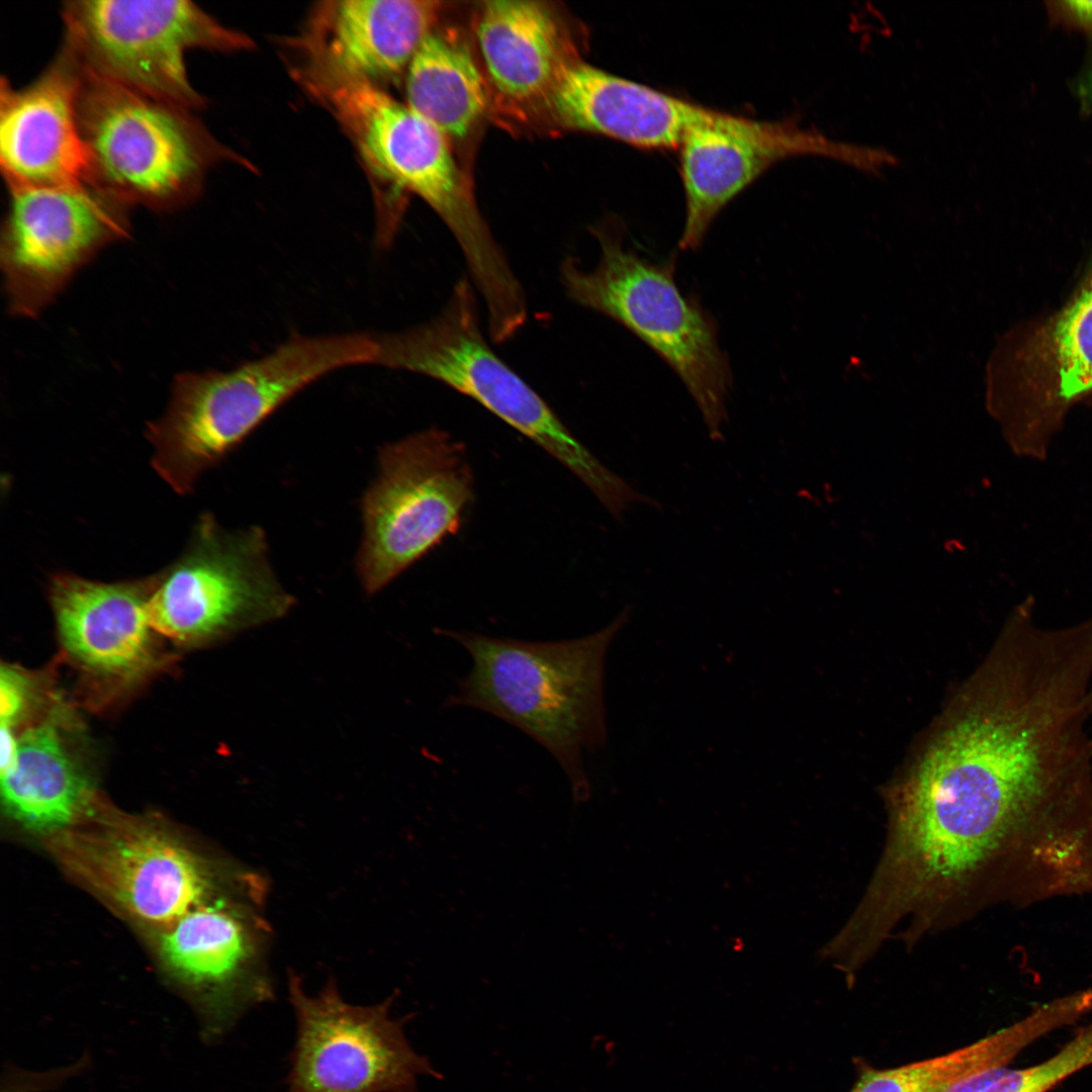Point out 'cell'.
<instances>
[{"label":"cell","instance_id":"cell-18","mask_svg":"<svg viewBox=\"0 0 1092 1092\" xmlns=\"http://www.w3.org/2000/svg\"><path fill=\"white\" fill-rule=\"evenodd\" d=\"M9 730L13 742L0 755V770L2 802L11 818L34 832L55 835L100 809L76 745V721L64 703L56 698L39 720L19 733Z\"/></svg>","mask_w":1092,"mask_h":1092},{"label":"cell","instance_id":"cell-1","mask_svg":"<svg viewBox=\"0 0 1092 1092\" xmlns=\"http://www.w3.org/2000/svg\"><path fill=\"white\" fill-rule=\"evenodd\" d=\"M895 794L889 834L933 872L1035 904L1092 895V735L1031 662L979 671Z\"/></svg>","mask_w":1092,"mask_h":1092},{"label":"cell","instance_id":"cell-20","mask_svg":"<svg viewBox=\"0 0 1092 1092\" xmlns=\"http://www.w3.org/2000/svg\"><path fill=\"white\" fill-rule=\"evenodd\" d=\"M442 6L431 0L324 1L312 8L303 30L287 41L384 88L404 80Z\"/></svg>","mask_w":1092,"mask_h":1092},{"label":"cell","instance_id":"cell-2","mask_svg":"<svg viewBox=\"0 0 1092 1092\" xmlns=\"http://www.w3.org/2000/svg\"><path fill=\"white\" fill-rule=\"evenodd\" d=\"M629 618L627 607L593 634L551 642L445 630L472 659L445 706L477 709L519 728L554 756L574 801H587L583 753L607 742L605 659Z\"/></svg>","mask_w":1092,"mask_h":1092},{"label":"cell","instance_id":"cell-3","mask_svg":"<svg viewBox=\"0 0 1092 1092\" xmlns=\"http://www.w3.org/2000/svg\"><path fill=\"white\" fill-rule=\"evenodd\" d=\"M287 65L293 81L338 122L370 175L380 247L397 232L402 192L430 205L458 244L482 237L486 223L444 133L386 89L318 54L291 51Z\"/></svg>","mask_w":1092,"mask_h":1092},{"label":"cell","instance_id":"cell-10","mask_svg":"<svg viewBox=\"0 0 1092 1092\" xmlns=\"http://www.w3.org/2000/svg\"><path fill=\"white\" fill-rule=\"evenodd\" d=\"M294 602L260 527L228 530L204 514L182 555L154 574L150 616L159 635L195 645L280 619Z\"/></svg>","mask_w":1092,"mask_h":1092},{"label":"cell","instance_id":"cell-16","mask_svg":"<svg viewBox=\"0 0 1092 1092\" xmlns=\"http://www.w3.org/2000/svg\"><path fill=\"white\" fill-rule=\"evenodd\" d=\"M154 575L118 582L58 572L49 599L65 653L102 691L135 687L165 661L150 616Z\"/></svg>","mask_w":1092,"mask_h":1092},{"label":"cell","instance_id":"cell-5","mask_svg":"<svg viewBox=\"0 0 1092 1092\" xmlns=\"http://www.w3.org/2000/svg\"><path fill=\"white\" fill-rule=\"evenodd\" d=\"M594 235L601 246L594 270H582L574 258L561 265L566 294L618 322L660 356L684 382L709 437L721 442L732 374L715 318L678 288L675 255L652 262L627 248L622 232L607 224Z\"/></svg>","mask_w":1092,"mask_h":1092},{"label":"cell","instance_id":"cell-26","mask_svg":"<svg viewBox=\"0 0 1092 1092\" xmlns=\"http://www.w3.org/2000/svg\"><path fill=\"white\" fill-rule=\"evenodd\" d=\"M1044 5L1052 23L1092 36V0H1049Z\"/></svg>","mask_w":1092,"mask_h":1092},{"label":"cell","instance_id":"cell-24","mask_svg":"<svg viewBox=\"0 0 1092 1092\" xmlns=\"http://www.w3.org/2000/svg\"><path fill=\"white\" fill-rule=\"evenodd\" d=\"M1050 388L1022 425L1014 445L1020 455L1042 459L1068 406L1092 392V279L1046 333Z\"/></svg>","mask_w":1092,"mask_h":1092},{"label":"cell","instance_id":"cell-17","mask_svg":"<svg viewBox=\"0 0 1092 1092\" xmlns=\"http://www.w3.org/2000/svg\"><path fill=\"white\" fill-rule=\"evenodd\" d=\"M81 66L63 44L29 85L0 83V165L7 187L95 186L78 119Z\"/></svg>","mask_w":1092,"mask_h":1092},{"label":"cell","instance_id":"cell-6","mask_svg":"<svg viewBox=\"0 0 1092 1092\" xmlns=\"http://www.w3.org/2000/svg\"><path fill=\"white\" fill-rule=\"evenodd\" d=\"M77 108L95 186L130 206L156 211L184 206L200 194L207 172L220 162L254 170L212 136L192 110L82 66Z\"/></svg>","mask_w":1092,"mask_h":1092},{"label":"cell","instance_id":"cell-27","mask_svg":"<svg viewBox=\"0 0 1092 1092\" xmlns=\"http://www.w3.org/2000/svg\"><path fill=\"white\" fill-rule=\"evenodd\" d=\"M1085 88H1086V91H1087V96L1089 97V99L1092 102V65L1090 66V68L1088 70V73H1087V76H1086Z\"/></svg>","mask_w":1092,"mask_h":1092},{"label":"cell","instance_id":"cell-11","mask_svg":"<svg viewBox=\"0 0 1092 1092\" xmlns=\"http://www.w3.org/2000/svg\"><path fill=\"white\" fill-rule=\"evenodd\" d=\"M288 996L296 1039L286 1092H417L420 1076L442 1078L405 1036L412 1014L391 1016L395 994L374 1005H353L334 980L310 996L289 972Z\"/></svg>","mask_w":1092,"mask_h":1092},{"label":"cell","instance_id":"cell-23","mask_svg":"<svg viewBox=\"0 0 1092 1092\" xmlns=\"http://www.w3.org/2000/svg\"><path fill=\"white\" fill-rule=\"evenodd\" d=\"M1064 1024L1063 1010L1048 1001L1015 1023L950 1053L895 1068L866 1069L849 1092H944L971 1074L1008 1066L1034 1040Z\"/></svg>","mask_w":1092,"mask_h":1092},{"label":"cell","instance_id":"cell-22","mask_svg":"<svg viewBox=\"0 0 1092 1092\" xmlns=\"http://www.w3.org/2000/svg\"><path fill=\"white\" fill-rule=\"evenodd\" d=\"M404 87L407 106L447 138H464L488 104L485 80L468 47L436 28L415 54Z\"/></svg>","mask_w":1092,"mask_h":1092},{"label":"cell","instance_id":"cell-9","mask_svg":"<svg viewBox=\"0 0 1092 1092\" xmlns=\"http://www.w3.org/2000/svg\"><path fill=\"white\" fill-rule=\"evenodd\" d=\"M64 46L80 65L109 80L190 110L204 98L187 76V51L252 50L188 0H76L62 8Z\"/></svg>","mask_w":1092,"mask_h":1092},{"label":"cell","instance_id":"cell-12","mask_svg":"<svg viewBox=\"0 0 1092 1092\" xmlns=\"http://www.w3.org/2000/svg\"><path fill=\"white\" fill-rule=\"evenodd\" d=\"M97 825L52 835L62 863L132 919L159 930L217 895L209 864L161 828L96 813Z\"/></svg>","mask_w":1092,"mask_h":1092},{"label":"cell","instance_id":"cell-21","mask_svg":"<svg viewBox=\"0 0 1092 1092\" xmlns=\"http://www.w3.org/2000/svg\"><path fill=\"white\" fill-rule=\"evenodd\" d=\"M476 35L490 83L519 105L541 104L575 61L558 15L544 2L484 1Z\"/></svg>","mask_w":1092,"mask_h":1092},{"label":"cell","instance_id":"cell-14","mask_svg":"<svg viewBox=\"0 0 1092 1092\" xmlns=\"http://www.w3.org/2000/svg\"><path fill=\"white\" fill-rule=\"evenodd\" d=\"M266 893L265 883L235 898L216 895L159 930L162 958L189 990L205 1043L217 1042L250 1008L274 997Z\"/></svg>","mask_w":1092,"mask_h":1092},{"label":"cell","instance_id":"cell-28","mask_svg":"<svg viewBox=\"0 0 1092 1092\" xmlns=\"http://www.w3.org/2000/svg\"><path fill=\"white\" fill-rule=\"evenodd\" d=\"M1091 708H1092V689H1091Z\"/></svg>","mask_w":1092,"mask_h":1092},{"label":"cell","instance_id":"cell-19","mask_svg":"<svg viewBox=\"0 0 1092 1092\" xmlns=\"http://www.w3.org/2000/svg\"><path fill=\"white\" fill-rule=\"evenodd\" d=\"M558 124L642 149H678L718 110L573 61L541 103Z\"/></svg>","mask_w":1092,"mask_h":1092},{"label":"cell","instance_id":"cell-8","mask_svg":"<svg viewBox=\"0 0 1092 1092\" xmlns=\"http://www.w3.org/2000/svg\"><path fill=\"white\" fill-rule=\"evenodd\" d=\"M375 479L362 498L356 570L374 595L455 534L473 497L464 446L440 429L383 445Z\"/></svg>","mask_w":1092,"mask_h":1092},{"label":"cell","instance_id":"cell-13","mask_svg":"<svg viewBox=\"0 0 1092 1092\" xmlns=\"http://www.w3.org/2000/svg\"><path fill=\"white\" fill-rule=\"evenodd\" d=\"M0 260L11 314L35 317L75 273L129 235V207L94 186L9 188Z\"/></svg>","mask_w":1092,"mask_h":1092},{"label":"cell","instance_id":"cell-4","mask_svg":"<svg viewBox=\"0 0 1092 1092\" xmlns=\"http://www.w3.org/2000/svg\"><path fill=\"white\" fill-rule=\"evenodd\" d=\"M375 356L368 334L296 336L231 370L176 375L168 408L147 425L155 470L177 493L191 492L204 470L297 392Z\"/></svg>","mask_w":1092,"mask_h":1092},{"label":"cell","instance_id":"cell-15","mask_svg":"<svg viewBox=\"0 0 1092 1092\" xmlns=\"http://www.w3.org/2000/svg\"><path fill=\"white\" fill-rule=\"evenodd\" d=\"M678 150L686 197L678 246L684 251H697L723 207L784 159L825 156L874 174L897 163L884 149L831 140L793 120L759 121L723 111L693 128Z\"/></svg>","mask_w":1092,"mask_h":1092},{"label":"cell","instance_id":"cell-7","mask_svg":"<svg viewBox=\"0 0 1092 1092\" xmlns=\"http://www.w3.org/2000/svg\"><path fill=\"white\" fill-rule=\"evenodd\" d=\"M374 364L429 376L473 398L559 461L596 497H605L616 488L618 475L487 345L475 294L466 279L454 285L436 317L404 331L374 336Z\"/></svg>","mask_w":1092,"mask_h":1092},{"label":"cell","instance_id":"cell-25","mask_svg":"<svg viewBox=\"0 0 1092 1092\" xmlns=\"http://www.w3.org/2000/svg\"><path fill=\"white\" fill-rule=\"evenodd\" d=\"M85 1061H79L76 1065L66 1067L65 1069H58L50 1071L41 1076L34 1074L33 1076H23V1070H19L10 1067L6 1069V1074L3 1076L2 1092H33L41 1090H50L56 1088L59 1084H62L68 1077H71L75 1071H82L84 1069Z\"/></svg>","mask_w":1092,"mask_h":1092}]
</instances>
